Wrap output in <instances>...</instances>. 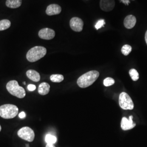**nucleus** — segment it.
<instances>
[{"instance_id": "obj_1", "label": "nucleus", "mask_w": 147, "mask_h": 147, "mask_svg": "<svg viewBox=\"0 0 147 147\" xmlns=\"http://www.w3.org/2000/svg\"><path fill=\"white\" fill-rule=\"evenodd\" d=\"M99 76V73L96 70H91L84 74L78 79L77 84L80 88H87L93 84Z\"/></svg>"}, {"instance_id": "obj_2", "label": "nucleus", "mask_w": 147, "mask_h": 147, "mask_svg": "<svg viewBox=\"0 0 147 147\" xmlns=\"http://www.w3.org/2000/svg\"><path fill=\"white\" fill-rule=\"evenodd\" d=\"M47 49L40 46L31 48L27 53V59L30 62H34L44 57L47 54Z\"/></svg>"}, {"instance_id": "obj_3", "label": "nucleus", "mask_w": 147, "mask_h": 147, "mask_svg": "<svg viewBox=\"0 0 147 147\" xmlns=\"http://www.w3.org/2000/svg\"><path fill=\"white\" fill-rule=\"evenodd\" d=\"M6 88L10 94L18 98L22 99L26 96L25 90L19 85L16 80H11L8 82L6 85Z\"/></svg>"}, {"instance_id": "obj_4", "label": "nucleus", "mask_w": 147, "mask_h": 147, "mask_svg": "<svg viewBox=\"0 0 147 147\" xmlns=\"http://www.w3.org/2000/svg\"><path fill=\"white\" fill-rule=\"evenodd\" d=\"M19 109L16 105L5 104L0 106V116L4 119H11L18 114Z\"/></svg>"}, {"instance_id": "obj_5", "label": "nucleus", "mask_w": 147, "mask_h": 147, "mask_svg": "<svg viewBox=\"0 0 147 147\" xmlns=\"http://www.w3.org/2000/svg\"><path fill=\"white\" fill-rule=\"evenodd\" d=\"M119 106L123 110H133L134 104L130 96L125 92H122L119 97Z\"/></svg>"}, {"instance_id": "obj_6", "label": "nucleus", "mask_w": 147, "mask_h": 147, "mask_svg": "<svg viewBox=\"0 0 147 147\" xmlns=\"http://www.w3.org/2000/svg\"><path fill=\"white\" fill-rule=\"evenodd\" d=\"M18 135L22 139L30 142H33L35 137L34 132L31 128L28 126L21 128L18 131Z\"/></svg>"}, {"instance_id": "obj_7", "label": "nucleus", "mask_w": 147, "mask_h": 147, "mask_svg": "<svg viewBox=\"0 0 147 147\" xmlns=\"http://www.w3.org/2000/svg\"><path fill=\"white\" fill-rule=\"evenodd\" d=\"M84 21L78 17H74L70 21V26L74 31L81 32L82 31L84 27Z\"/></svg>"}, {"instance_id": "obj_8", "label": "nucleus", "mask_w": 147, "mask_h": 147, "mask_svg": "<svg viewBox=\"0 0 147 147\" xmlns=\"http://www.w3.org/2000/svg\"><path fill=\"white\" fill-rule=\"evenodd\" d=\"M38 36L42 39L51 40L55 36V32L52 29L44 28L39 31L38 33Z\"/></svg>"}, {"instance_id": "obj_9", "label": "nucleus", "mask_w": 147, "mask_h": 147, "mask_svg": "<svg viewBox=\"0 0 147 147\" xmlns=\"http://www.w3.org/2000/svg\"><path fill=\"white\" fill-rule=\"evenodd\" d=\"M133 116L129 117V119H127L126 117H123L121 121V127L123 130H129L133 129L136 126V124L132 121Z\"/></svg>"}, {"instance_id": "obj_10", "label": "nucleus", "mask_w": 147, "mask_h": 147, "mask_svg": "<svg viewBox=\"0 0 147 147\" xmlns=\"http://www.w3.org/2000/svg\"><path fill=\"white\" fill-rule=\"evenodd\" d=\"M115 6V0H100V8L104 11H110L113 9Z\"/></svg>"}, {"instance_id": "obj_11", "label": "nucleus", "mask_w": 147, "mask_h": 147, "mask_svg": "<svg viewBox=\"0 0 147 147\" xmlns=\"http://www.w3.org/2000/svg\"><path fill=\"white\" fill-rule=\"evenodd\" d=\"M62 11L60 5L57 4H51L49 5L46 10V13L48 16H55L59 14Z\"/></svg>"}, {"instance_id": "obj_12", "label": "nucleus", "mask_w": 147, "mask_h": 147, "mask_svg": "<svg viewBox=\"0 0 147 147\" xmlns=\"http://www.w3.org/2000/svg\"><path fill=\"white\" fill-rule=\"evenodd\" d=\"M136 24V18L135 16L129 15L126 16L124 20V25L127 29H131Z\"/></svg>"}, {"instance_id": "obj_13", "label": "nucleus", "mask_w": 147, "mask_h": 147, "mask_svg": "<svg viewBox=\"0 0 147 147\" xmlns=\"http://www.w3.org/2000/svg\"><path fill=\"white\" fill-rule=\"evenodd\" d=\"M28 78L34 82H39L40 80V76L39 73L34 70H28L26 72Z\"/></svg>"}, {"instance_id": "obj_14", "label": "nucleus", "mask_w": 147, "mask_h": 147, "mask_svg": "<svg viewBox=\"0 0 147 147\" xmlns=\"http://www.w3.org/2000/svg\"><path fill=\"white\" fill-rule=\"evenodd\" d=\"M50 86L47 82H42L39 84L38 87V93L42 95H47L49 93Z\"/></svg>"}, {"instance_id": "obj_15", "label": "nucleus", "mask_w": 147, "mask_h": 147, "mask_svg": "<svg viewBox=\"0 0 147 147\" xmlns=\"http://www.w3.org/2000/svg\"><path fill=\"white\" fill-rule=\"evenodd\" d=\"M22 0H7L6 5L11 8H17L21 5Z\"/></svg>"}, {"instance_id": "obj_16", "label": "nucleus", "mask_w": 147, "mask_h": 147, "mask_svg": "<svg viewBox=\"0 0 147 147\" xmlns=\"http://www.w3.org/2000/svg\"><path fill=\"white\" fill-rule=\"evenodd\" d=\"M50 80L53 82L59 83L63 81L64 76L61 74H53L50 76Z\"/></svg>"}, {"instance_id": "obj_17", "label": "nucleus", "mask_w": 147, "mask_h": 147, "mask_svg": "<svg viewBox=\"0 0 147 147\" xmlns=\"http://www.w3.org/2000/svg\"><path fill=\"white\" fill-rule=\"evenodd\" d=\"M11 25V21L7 19L0 21V31H3L9 28Z\"/></svg>"}, {"instance_id": "obj_18", "label": "nucleus", "mask_w": 147, "mask_h": 147, "mask_svg": "<svg viewBox=\"0 0 147 147\" xmlns=\"http://www.w3.org/2000/svg\"><path fill=\"white\" fill-rule=\"evenodd\" d=\"M45 140L47 144H54L55 143H56L57 142V138H56V137L53 136V135L47 134L45 136Z\"/></svg>"}, {"instance_id": "obj_19", "label": "nucleus", "mask_w": 147, "mask_h": 147, "mask_svg": "<svg viewBox=\"0 0 147 147\" xmlns=\"http://www.w3.org/2000/svg\"><path fill=\"white\" fill-rule=\"evenodd\" d=\"M132 47L127 44H125L121 48V53L124 55V56H127L128 55L130 54V53L131 52Z\"/></svg>"}, {"instance_id": "obj_20", "label": "nucleus", "mask_w": 147, "mask_h": 147, "mask_svg": "<svg viewBox=\"0 0 147 147\" xmlns=\"http://www.w3.org/2000/svg\"><path fill=\"white\" fill-rule=\"evenodd\" d=\"M129 75L132 80L134 81H137L139 79V74L136 69H131L129 71Z\"/></svg>"}, {"instance_id": "obj_21", "label": "nucleus", "mask_w": 147, "mask_h": 147, "mask_svg": "<svg viewBox=\"0 0 147 147\" xmlns=\"http://www.w3.org/2000/svg\"><path fill=\"white\" fill-rule=\"evenodd\" d=\"M115 81L114 79L111 78H107L104 80V84L106 87L111 86L115 84Z\"/></svg>"}, {"instance_id": "obj_22", "label": "nucleus", "mask_w": 147, "mask_h": 147, "mask_svg": "<svg viewBox=\"0 0 147 147\" xmlns=\"http://www.w3.org/2000/svg\"><path fill=\"white\" fill-rule=\"evenodd\" d=\"M105 24L106 23H105V20L101 19L97 22V23L96 24V25L95 26V27L96 30H99V29H100V28L104 26Z\"/></svg>"}, {"instance_id": "obj_23", "label": "nucleus", "mask_w": 147, "mask_h": 147, "mask_svg": "<svg viewBox=\"0 0 147 147\" xmlns=\"http://www.w3.org/2000/svg\"><path fill=\"white\" fill-rule=\"evenodd\" d=\"M27 89H28V90L32 92V91H34V90H36V86L35 85H34V84H29L27 86Z\"/></svg>"}, {"instance_id": "obj_24", "label": "nucleus", "mask_w": 147, "mask_h": 147, "mask_svg": "<svg viewBox=\"0 0 147 147\" xmlns=\"http://www.w3.org/2000/svg\"><path fill=\"white\" fill-rule=\"evenodd\" d=\"M19 117L20 118L23 119L26 117V113L24 112H21V113L19 114Z\"/></svg>"}, {"instance_id": "obj_25", "label": "nucleus", "mask_w": 147, "mask_h": 147, "mask_svg": "<svg viewBox=\"0 0 147 147\" xmlns=\"http://www.w3.org/2000/svg\"><path fill=\"white\" fill-rule=\"evenodd\" d=\"M121 2L123 3L124 4H125V5H129V4L130 3V0H119Z\"/></svg>"}, {"instance_id": "obj_26", "label": "nucleus", "mask_w": 147, "mask_h": 147, "mask_svg": "<svg viewBox=\"0 0 147 147\" xmlns=\"http://www.w3.org/2000/svg\"><path fill=\"white\" fill-rule=\"evenodd\" d=\"M56 147L55 146H54V144H47V145H46V147Z\"/></svg>"}, {"instance_id": "obj_27", "label": "nucleus", "mask_w": 147, "mask_h": 147, "mask_svg": "<svg viewBox=\"0 0 147 147\" xmlns=\"http://www.w3.org/2000/svg\"><path fill=\"white\" fill-rule=\"evenodd\" d=\"M145 40H146V42L147 43V31L146 32V34H145Z\"/></svg>"}, {"instance_id": "obj_28", "label": "nucleus", "mask_w": 147, "mask_h": 147, "mask_svg": "<svg viewBox=\"0 0 147 147\" xmlns=\"http://www.w3.org/2000/svg\"><path fill=\"white\" fill-rule=\"evenodd\" d=\"M23 84H25H25H26V82H23Z\"/></svg>"}, {"instance_id": "obj_29", "label": "nucleus", "mask_w": 147, "mask_h": 147, "mask_svg": "<svg viewBox=\"0 0 147 147\" xmlns=\"http://www.w3.org/2000/svg\"><path fill=\"white\" fill-rule=\"evenodd\" d=\"M1 131V125H0V131Z\"/></svg>"}, {"instance_id": "obj_30", "label": "nucleus", "mask_w": 147, "mask_h": 147, "mask_svg": "<svg viewBox=\"0 0 147 147\" xmlns=\"http://www.w3.org/2000/svg\"><path fill=\"white\" fill-rule=\"evenodd\" d=\"M26 147H29V146H28V144H26Z\"/></svg>"}, {"instance_id": "obj_31", "label": "nucleus", "mask_w": 147, "mask_h": 147, "mask_svg": "<svg viewBox=\"0 0 147 147\" xmlns=\"http://www.w3.org/2000/svg\"><path fill=\"white\" fill-rule=\"evenodd\" d=\"M133 1H134V0H133Z\"/></svg>"}]
</instances>
